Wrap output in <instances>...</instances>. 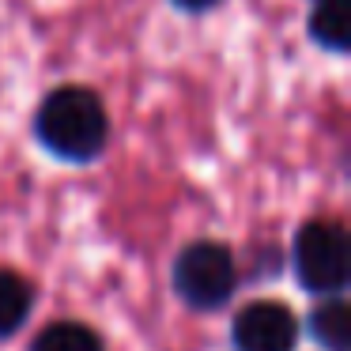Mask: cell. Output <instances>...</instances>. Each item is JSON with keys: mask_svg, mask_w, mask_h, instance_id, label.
Returning <instances> with one entry per match:
<instances>
[{"mask_svg": "<svg viewBox=\"0 0 351 351\" xmlns=\"http://www.w3.org/2000/svg\"><path fill=\"white\" fill-rule=\"evenodd\" d=\"M38 140L69 162H87L106 147L110 117L87 87H57L38 110Z\"/></svg>", "mask_w": 351, "mask_h": 351, "instance_id": "6da1fadb", "label": "cell"}, {"mask_svg": "<svg viewBox=\"0 0 351 351\" xmlns=\"http://www.w3.org/2000/svg\"><path fill=\"white\" fill-rule=\"evenodd\" d=\"M174 287L193 310H215L230 302L238 287V268L227 245L219 242H193L174 261Z\"/></svg>", "mask_w": 351, "mask_h": 351, "instance_id": "7a4b0ae2", "label": "cell"}, {"mask_svg": "<svg viewBox=\"0 0 351 351\" xmlns=\"http://www.w3.org/2000/svg\"><path fill=\"white\" fill-rule=\"evenodd\" d=\"M295 272L306 291L336 295L348 283V234L336 223L313 219L295 238Z\"/></svg>", "mask_w": 351, "mask_h": 351, "instance_id": "3957f363", "label": "cell"}, {"mask_svg": "<svg viewBox=\"0 0 351 351\" xmlns=\"http://www.w3.org/2000/svg\"><path fill=\"white\" fill-rule=\"evenodd\" d=\"M234 343L238 351H295L298 321L283 302H250L234 317Z\"/></svg>", "mask_w": 351, "mask_h": 351, "instance_id": "277c9868", "label": "cell"}, {"mask_svg": "<svg viewBox=\"0 0 351 351\" xmlns=\"http://www.w3.org/2000/svg\"><path fill=\"white\" fill-rule=\"evenodd\" d=\"M310 38L325 49H348L351 23H348V0H317L310 12Z\"/></svg>", "mask_w": 351, "mask_h": 351, "instance_id": "5b68a950", "label": "cell"}, {"mask_svg": "<svg viewBox=\"0 0 351 351\" xmlns=\"http://www.w3.org/2000/svg\"><path fill=\"white\" fill-rule=\"evenodd\" d=\"M310 332L317 343H325L328 351H348L351 343V310L340 298H328L310 313Z\"/></svg>", "mask_w": 351, "mask_h": 351, "instance_id": "8992f818", "label": "cell"}, {"mask_svg": "<svg viewBox=\"0 0 351 351\" xmlns=\"http://www.w3.org/2000/svg\"><path fill=\"white\" fill-rule=\"evenodd\" d=\"M31 302H34L31 283L23 276L8 272V268H0V336L19 332V325L31 313Z\"/></svg>", "mask_w": 351, "mask_h": 351, "instance_id": "52a82bcc", "label": "cell"}, {"mask_svg": "<svg viewBox=\"0 0 351 351\" xmlns=\"http://www.w3.org/2000/svg\"><path fill=\"white\" fill-rule=\"evenodd\" d=\"M31 351H102V340L95 328L76 325V321H57L34 336Z\"/></svg>", "mask_w": 351, "mask_h": 351, "instance_id": "ba28073f", "label": "cell"}, {"mask_svg": "<svg viewBox=\"0 0 351 351\" xmlns=\"http://www.w3.org/2000/svg\"><path fill=\"white\" fill-rule=\"evenodd\" d=\"M178 8H185V12H204V8H212L215 0H174Z\"/></svg>", "mask_w": 351, "mask_h": 351, "instance_id": "9c48e42d", "label": "cell"}]
</instances>
